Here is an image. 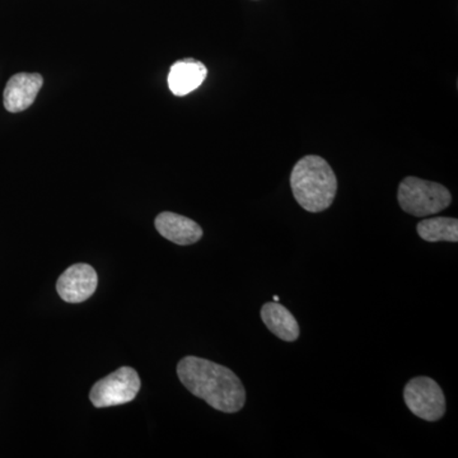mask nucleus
Wrapping results in <instances>:
<instances>
[{
    "mask_svg": "<svg viewBox=\"0 0 458 458\" xmlns=\"http://www.w3.org/2000/svg\"><path fill=\"white\" fill-rule=\"evenodd\" d=\"M397 199L401 209L414 216L441 213L452 203L450 190L441 183L409 176L400 183Z\"/></svg>",
    "mask_w": 458,
    "mask_h": 458,
    "instance_id": "obj_3",
    "label": "nucleus"
},
{
    "mask_svg": "<svg viewBox=\"0 0 458 458\" xmlns=\"http://www.w3.org/2000/svg\"><path fill=\"white\" fill-rule=\"evenodd\" d=\"M44 78L38 73H18L8 81L4 89V107L12 114L27 110L40 92Z\"/></svg>",
    "mask_w": 458,
    "mask_h": 458,
    "instance_id": "obj_7",
    "label": "nucleus"
},
{
    "mask_svg": "<svg viewBox=\"0 0 458 458\" xmlns=\"http://www.w3.org/2000/svg\"><path fill=\"white\" fill-rule=\"evenodd\" d=\"M417 231L419 236L427 242H457L458 221L456 218L437 216V218L423 219L419 223Z\"/></svg>",
    "mask_w": 458,
    "mask_h": 458,
    "instance_id": "obj_11",
    "label": "nucleus"
},
{
    "mask_svg": "<svg viewBox=\"0 0 458 458\" xmlns=\"http://www.w3.org/2000/svg\"><path fill=\"white\" fill-rule=\"evenodd\" d=\"M177 376L190 393L218 411L233 414L245 406V387L227 367L203 358L186 357L179 361Z\"/></svg>",
    "mask_w": 458,
    "mask_h": 458,
    "instance_id": "obj_1",
    "label": "nucleus"
},
{
    "mask_svg": "<svg viewBox=\"0 0 458 458\" xmlns=\"http://www.w3.org/2000/svg\"><path fill=\"white\" fill-rule=\"evenodd\" d=\"M207 66L198 60L183 59L172 64L168 73V87L177 98L194 92L207 80Z\"/></svg>",
    "mask_w": 458,
    "mask_h": 458,
    "instance_id": "obj_9",
    "label": "nucleus"
},
{
    "mask_svg": "<svg viewBox=\"0 0 458 458\" xmlns=\"http://www.w3.org/2000/svg\"><path fill=\"white\" fill-rule=\"evenodd\" d=\"M406 406L415 417L437 421L445 417V397L441 386L429 377H417L403 390Z\"/></svg>",
    "mask_w": 458,
    "mask_h": 458,
    "instance_id": "obj_5",
    "label": "nucleus"
},
{
    "mask_svg": "<svg viewBox=\"0 0 458 458\" xmlns=\"http://www.w3.org/2000/svg\"><path fill=\"white\" fill-rule=\"evenodd\" d=\"M155 225L162 237L180 246L194 245L203 237V229L197 222L176 213L159 214Z\"/></svg>",
    "mask_w": 458,
    "mask_h": 458,
    "instance_id": "obj_8",
    "label": "nucleus"
},
{
    "mask_svg": "<svg viewBox=\"0 0 458 458\" xmlns=\"http://www.w3.org/2000/svg\"><path fill=\"white\" fill-rule=\"evenodd\" d=\"M291 188L297 203L310 213H321L334 203L337 179L331 165L318 156H306L295 164Z\"/></svg>",
    "mask_w": 458,
    "mask_h": 458,
    "instance_id": "obj_2",
    "label": "nucleus"
},
{
    "mask_svg": "<svg viewBox=\"0 0 458 458\" xmlns=\"http://www.w3.org/2000/svg\"><path fill=\"white\" fill-rule=\"evenodd\" d=\"M273 300H274V302H279V297H278V295H274Z\"/></svg>",
    "mask_w": 458,
    "mask_h": 458,
    "instance_id": "obj_12",
    "label": "nucleus"
},
{
    "mask_svg": "<svg viewBox=\"0 0 458 458\" xmlns=\"http://www.w3.org/2000/svg\"><path fill=\"white\" fill-rule=\"evenodd\" d=\"M265 327L283 342H295L300 337V325L291 311L278 302L265 303L261 309Z\"/></svg>",
    "mask_w": 458,
    "mask_h": 458,
    "instance_id": "obj_10",
    "label": "nucleus"
},
{
    "mask_svg": "<svg viewBox=\"0 0 458 458\" xmlns=\"http://www.w3.org/2000/svg\"><path fill=\"white\" fill-rule=\"evenodd\" d=\"M140 390V378L137 370L122 367L96 382L90 390L89 399L95 408H110L131 403Z\"/></svg>",
    "mask_w": 458,
    "mask_h": 458,
    "instance_id": "obj_4",
    "label": "nucleus"
},
{
    "mask_svg": "<svg viewBox=\"0 0 458 458\" xmlns=\"http://www.w3.org/2000/svg\"><path fill=\"white\" fill-rule=\"evenodd\" d=\"M98 284V273L90 265L75 264L57 279L56 291L64 302L81 303L95 293Z\"/></svg>",
    "mask_w": 458,
    "mask_h": 458,
    "instance_id": "obj_6",
    "label": "nucleus"
}]
</instances>
